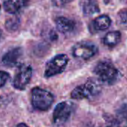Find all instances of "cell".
Segmentation results:
<instances>
[{
    "label": "cell",
    "mask_w": 127,
    "mask_h": 127,
    "mask_svg": "<svg viewBox=\"0 0 127 127\" xmlns=\"http://www.w3.org/2000/svg\"><path fill=\"white\" fill-rule=\"evenodd\" d=\"M94 73L98 80L106 85L116 84L120 78V71L111 61L107 59L101 60L96 64L94 69Z\"/></svg>",
    "instance_id": "6da1fadb"
},
{
    "label": "cell",
    "mask_w": 127,
    "mask_h": 127,
    "mask_svg": "<svg viewBox=\"0 0 127 127\" xmlns=\"http://www.w3.org/2000/svg\"><path fill=\"white\" fill-rule=\"evenodd\" d=\"M32 105L37 111H48L54 102V96L49 91L35 87L32 90Z\"/></svg>",
    "instance_id": "7a4b0ae2"
},
{
    "label": "cell",
    "mask_w": 127,
    "mask_h": 127,
    "mask_svg": "<svg viewBox=\"0 0 127 127\" xmlns=\"http://www.w3.org/2000/svg\"><path fill=\"white\" fill-rule=\"evenodd\" d=\"M100 92L99 84L95 80L89 79L85 83L76 87L72 91L70 96L74 99H91L99 95Z\"/></svg>",
    "instance_id": "3957f363"
},
{
    "label": "cell",
    "mask_w": 127,
    "mask_h": 127,
    "mask_svg": "<svg viewBox=\"0 0 127 127\" xmlns=\"http://www.w3.org/2000/svg\"><path fill=\"white\" fill-rule=\"evenodd\" d=\"M76 108V105L70 101L59 102L55 106L53 114V123L56 126H62L70 118Z\"/></svg>",
    "instance_id": "277c9868"
},
{
    "label": "cell",
    "mask_w": 127,
    "mask_h": 127,
    "mask_svg": "<svg viewBox=\"0 0 127 127\" xmlns=\"http://www.w3.org/2000/svg\"><path fill=\"white\" fill-rule=\"evenodd\" d=\"M69 58L65 54H58L50 59L46 64L44 77L51 78L64 72L68 64Z\"/></svg>",
    "instance_id": "5b68a950"
},
{
    "label": "cell",
    "mask_w": 127,
    "mask_h": 127,
    "mask_svg": "<svg viewBox=\"0 0 127 127\" xmlns=\"http://www.w3.org/2000/svg\"><path fill=\"white\" fill-rule=\"evenodd\" d=\"M32 76V67L31 65L24 64L18 65L13 79V86L14 88L20 91L25 90L30 82Z\"/></svg>",
    "instance_id": "8992f818"
},
{
    "label": "cell",
    "mask_w": 127,
    "mask_h": 127,
    "mask_svg": "<svg viewBox=\"0 0 127 127\" xmlns=\"http://www.w3.org/2000/svg\"><path fill=\"white\" fill-rule=\"evenodd\" d=\"M98 52V47L91 42H79L72 49L73 56L79 60L87 61L92 58Z\"/></svg>",
    "instance_id": "52a82bcc"
},
{
    "label": "cell",
    "mask_w": 127,
    "mask_h": 127,
    "mask_svg": "<svg viewBox=\"0 0 127 127\" xmlns=\"http://www.w3.org/2000/svg\"><path fill=\"white\" fill-rule=\"evenodd\" d=\"M23 49L20 47H16L8 51L2 57V62L7 67H14L18 65L19 60L23 55Z\"/></svg>",
    "instance_id": "ba28073f"
},
{
    "label": "cell",
    "mask_w": 127,
    "mask_h": 127,
    "mask_svg": "<svg viewBox=\"0 0 127 127\" xmlns=\"http://www.w3.org/2000/svg\"><path fill=\"white\" fill-rule=\"evenodd\" d=\"M57 30L62 34H69L75 31L76 23L70 18L65 17H57L55 20Z\"/></svg>",
    "instance_id": "9c48e42d"
},
{
    "label": "cell",
    "mask_w": 127,
    "mask_h": 127,
    "mask_svg": "<svg viewBox=\"0 0 127 127\" xmlns=\"http://www.w3.org/2000/svg\"><path fill=\"white\" fill-rule=\"evenodd\" d=\"M29 3V0H5L3 2L4 10L11 14L20 12Z\"/></svg>",
    "instance_id": "30bf717a"
},
{
    "label": "cell",
    "mask_w": 127,
    "mask_h": 127,
    "mask_svg": "<svg viewBox=\"0 0 127 127\" xmlns=\"http://www.w3.org/2000/svg\"><path fill=\"white\" fill-rule=\"evenodd\" d=\"M81 7L85 17H91L100 11L97 0H82Z\"/></svg>",
    "instance_id": "8fae6325"
},
{
    "label": "cell",
    "mask_w": 127,
    "mask_h": 127,
    "mask_svg": "<svg viewBox=\"0 0 127 127\" xmlns=\"http://www.w3.org/2000/svg\"><path fill=\"white\" fill-rule=\"evenodd\" d=\"M111 24L110 17L107 15H100L95 18L91 23V30L94 32H102L108 29Z\"/></svg>",
    "instance_id": "7c38bea8"
},
{
    "label": "cell",
    "mask_w": 127,
    "mask_h": 127,
    "mask_svg": "<svg viewBox=\"0 0 127 127\" xmlns=\"http://www.w3.org/2000/svg\"><path fill=\"white\" fill-rule=\"evenodd\" d=\"M121 40V33L119 31L108 32L102 39L103 44L109 48L116 46Z\"/></svg>",
    "instance_id": "4fadbf2b"
},
{
    "label": "cell",
    "mask_w": 127,
    "mask_h": 127,
    "mask_svg": "<svg viewBox=\"0 0 127 127\" xmlns=\"http://www.w3.org/2000/svg\"><path fill=\"white\" fill-rule=\"evenodd\" d=\"M115 120L118 127H127V102L123 103L117 108Z\"/></svg>",
    "instance_id": "5bb4252c"
},
{
    "label": "cell",
    "mask_w": 127,
    "mask_h": 127,
    "mask_svg": "<svg viewBox=\"0 0 127 127\" xmlns=\"http://www.w3.org/2000/svg\"><path fill=\"white\" fill-rule=\"evenodd\" d=\"M117 23L121 29L127 30V8L119 11L117 17Z\"/></svg>",
    "instance_id": "9a60e30c"
},
{
    "label": "cell",
    "mask_w": 127,
    "mask_h": 127,
    "mask_svg": "<svg viewBox=\"0 0 127 127\" xmlns=\"http://www.w3.org/2000/svg\"><path fill=\"white\" fill-rule=\"evenodd\" d=\"M19 26V20L17 18H11L5 23V28L9 32H14L17 30Z\"/></svg>",
    "instance_id": "2e32d148"
},
{
    "label": "cell",
    "mask_w": 127,
    "mask_h": 127,
    "mask_svg": "<svg viewBox=\"0 0 127 127\" xmlns=\"http://www.w3.org/2000/svg\"><path fill=\"white\" fill-rule=\"evenodd\" d=\"M10 79V75L8 73L3 71V70H0V88L4 87L7 82Z\"/></svg>",
    "instance_id": "e0dca14e"
},
{
    "label": "cell",
    "mask_w": 127,
    "mask_h": 127,
    "mask_svg": "<svg viewBox=\"0 0 127 127\" xmlns=\"http://www.w3.org/2000/svg\"><path fill=\"white\" fill-rule=\"evenodd\" d=\"M52 1L54 5L57 7H64L73 2V0H52Z\"/></svg>",
    "instance_id": "ac0fdd59"
},
{
    "label": "cell",
    "mask_w": 127,
    "mask_h": 127,
    "mask_svg": "<svg viewBox=\"0 0 127 127\" xmlns=\"http://www.w3.org/2000/svg\"><path fill=\"white\" fill-rule=\"evenodd\" d=\"M103 127H118V126L115 118H111L107 120V123H105V125Z\"/></svg>",
    "instance_id": "d6986e66"
},
{
    "label": "cell",
    "mask_w": 127,
    "mask_h": 127,
    "mask_svg": "<svg viewBox=\"0 0 127 127\" xmlns=\"http://www.w3.org/2000/svg\"><path fill=\"white\" fill-rule=\"evenodd\" d=\"M16 127H29V126H27V125H26V123H20L17 124V126Z\"/></svg>",
    "instance_id": "ffe728a7"
},
{
    "label": "cell",
    "mask_w": 127,
    "mask_h": 127,
    "mask_svg": "<svg viewBox=\"0 0 127 127\" xmlns=\"http://www.w3.org/2000/svg\"><path fill=\"white\" fill-rule=\"evenodd\" d=\"M2 35H3V33H2V31L0 29V41L2 40Z\"/></svg>",
    "instance_id": "44dd1931"
},
{
    "label": "cell",
    "mask_w": 127,
    "mask_h": 127,
    "mask_svg": "<svg viewBox=\"0 0 127 127\" xmlns=\"http://www.w3.org/2000/svg\"><path fill=\"white\" fill-rule=\"evenodd\" d=\"M0 10H1V5H0Z\"/></svg>",
    "instance_id": "7402d4cb"
},
{
    "label": "cell",
    "mask_w": 127,
    "mask_h": 127,
    "mask_svg": "<svg viewBox=\"0 0 127 127\" xmlns=\"http://www.w3.org/2000/svg\"><path fill=\"white\" fill-rule=\"evenodd\" d=\"M126 1H127V0H126Z\"/></svg>",
    "instance_id": "603a6c76"
}]
</instances>
